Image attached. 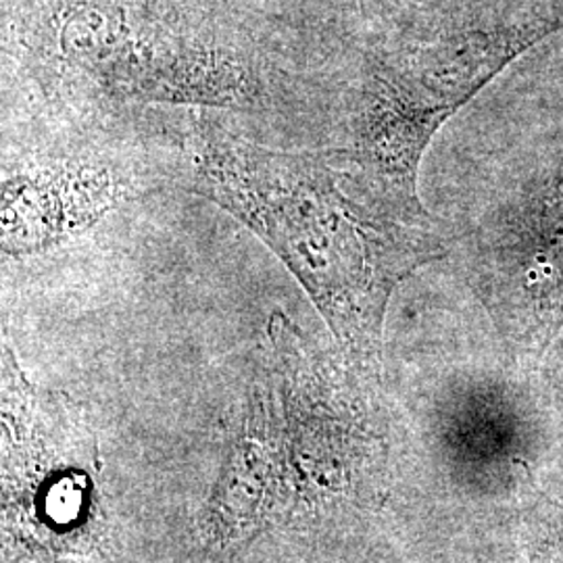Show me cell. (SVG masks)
<instances>
[{"instance_id": "obj_1", "label": "cell", "mask_w": 563, "mask_h": 563, "mask_svg": "<svg viewBox=\"0 0 563 563\" xmlns=\"http://www.w3.org/2000/svg\"><path fill=\"white\" fill-rule=\"evenodd\" d=\"M186 188L246 225L290 274L363 369L380 362L386 302L441 255L426 220L384 201L336 151L286 153L197 118Z\"/></svg>"}, {"instance_id": "obj_2", "label": "cell", "mask_w": 563, "mask_h": 563, "mask_svg": "<svg viewBox=\"0 0 563 563\" xmlns=\"http://www.w3.org/2000/svg\"><path fill=\"white\" fill-rule=\"evenodd\" d=\"M23 44L134 101H239L253 88L249 42L190 0H18Z\"/></svg>"}, {"instance_id": "obj_3", "label": "cell", "mask_w": 563, "mask_h": 563, "mask_svg": "<svg viewBox=\"0 0 563 563\" xmlns=\"http://www.w3.org/2000/svg\"><path fill=\"white\" fill-rule=\"evenodd\" d=\"M2 190V249L25 255L92 225L130 188L107 169L57 167L13 176Z\"/></svg>"}]
</instances>
